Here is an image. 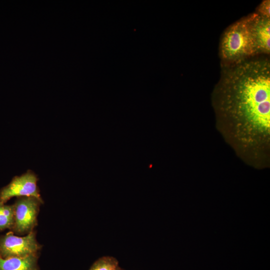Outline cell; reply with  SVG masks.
Masks as SVG:
<instances>
[{"instance_id": "4", "label": "cell", "mask_w": 270, "mask_h": 270, "mask_svg": "<svg viewBox=\"0 0 270 270\" xmlns=\"http://www.w3.org/2000/svg\"><path fill=\"white\" fill-rule=\"evenodd\" d=\"M41 246L34 230L24 236H17L10 231L0 237V256L4 258L26 257L38 254Z\"/></svg>"}, {"instance_id": "10", "label": "cell", "mask_w": 270, "mask_h": 270, "mask_svg": "<svg viewBox=\"0 0 270 270\" xmlns=\"http://www.w3.org/2000/svg\"><path fill=\"white\" fill-rule=\"evenodd\" d=\"M270 1L265 0L260 3L256 10L257 14L266 18H270Z\"/></svg>"}, {"instance_id": "2", "label": "cell", "mask_w": 270, "mask_h": 270, "mask_svg": "<svg viewBox=\"0 0 270 270\" xmlns=\"http://www.w3.org/2000/svg\"><path fill=\"white\" fill-rule=\"evenodd\" d=\"M256 55L248 15L224 31L220 45L222 66L236 64Z\"/></svg>"}, {"instance_id": "9", "label": "cell", "mask_w": 270, "mask_h": 270, "mask_svg": "<svg viewBox=\"0 0 270 270\" xmlns=\"http://www.w3.org/2000/svg\"><path fill=\"white\" fill-rule=\"evenodd\" d=\"M89 270H124L118 260L111 256H104L98 259Z\"/></svg>"}, {"instance_id": "3", "label": "cell", "mask_w": 270, "mask_h": 270, "mask_svg": "<svg viewBox=\"0 0 270 270\" xmlns=\"http://www.w3.org/2000/svg\"><path fill=\"white\" fill-rule=\"evenodd\" d=\"M42 202V200L34 196L18 198L13 204L14 222L10 231L16 234L24 235L34 230Z\"/></svg>"}, {"instance_id": "1", "label": "cell", "mask_w": 270, "mask_h": 270, "mask_svg": "<svg viewBox=\"0 0 270 270\" xmlns=\"http://www.w3.org/2000/svg\"><path fill=\"white\" fill-rule=\"evenodd\" d=\"M216 125L237 155L256 168L268 165L270 62L250 58L222 66L212 93Z\"/></svg>"}, {"instance_id": "6", "label": "cell", "mask_w": 270, "mask_h": 270, "mask_svg": "<svg viewBox=\"0 0 270 270\" xmlns=\"http://www.w3.org/2000/svg\"><path fill=\"white\" fill-rule=\"evenodd\" d=\"M257 55L270 52V18L256 12L248 15Z\"/></svg>"}, {"instance_id": "8", "label": "cell", "mask_w": 270, "mask_h": 270, "mask_svg": "<svg viewBox=\"0 0 270 270\" xmlns=\"http://www.w3.org/2000/svg\"><path fill=\"white\" fill-rule=\"evenodd\" d=\"M13 204L8 205L0 202V231L11 230L14 222Z\"/></svg>"}, {"instance_id": "5", "label": "cell", "mask_w": 270, "mask_h": 270, "mask_svg": "<svg viewBox=\"0 0 270 270\" xmlns=\"http://www.w3.org/2000/svg\"><path fill=\"white\" fill-rule=\"evenodd\" d=\"M38 180L37 176L30 170L20 176H14L0 190V202L6 203L14 196H34L42 200L38 187Z\"/></svg>"}, {"instance_id": "7", "label": "cell", "mask_w": 270, "mask_h": 270, "mask_svg": "<svg viewBox=\"0 0 270 270\" xmlns=\"http://www.w3.org/2000/svg\"><path fill=\"white\" fill-rule=\"evenodd\" d=\"M38 254L4 258L0 256V270H40Z\"/></svg>"}]
</instances>
